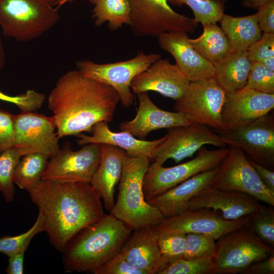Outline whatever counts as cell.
Listing matches in <instances>:
<instances>
[{"instance_id": "obj_18", "label": "cell", "mask_w": 274, "mask_h": 274, "mask_svg": "<svg viewBox=\"0 0 274 274\" xmlns=\"http://www.w3.org/2000/svg\"><path fill=\"white\" fill-rule=\"evenodd\" d=\"M189 83L176 64L161 57L135 76L130 88L135 94L153 91L176 100L183 95Z\"/></svg>"}, {"instance_id": "obj_5", "label": "cell", "mask_w": 274, "mask_h": 274, "mask_svg": "<svg viewBox=\"0 0 274 274\" xmlns=\"http://www.w3.org/2000/svg\"><path fill=\"white\" fill-rule=\"evenodd\" d=\"M60 19L58 9L45 0H0V27L4 35L17 41L41 37Z\"/></svg>"}, {"instance_id": "obj_26", "label": "cell", "mask_w": 274, "mask_h": 274, "mask_svg": "<svg viewBox=\"0 0 274 274\" xmlns=\"http://www.w3.org/2000/svg\"><path fill=\"white\" fill-rule=\"evenodd\" d=\"M251 65L247 51H231L213 64L214 79L226 93L240 90L246 84Z\"/></svg>"}, {"instance_id": "obj_48", "label": "cell", "mask_w": 274, "mask_h": 274, "mask_svg": "<svg viewBox=\"0 0 274 274\" xmlns=\"http://www.w3.org/2000/svg\"><path fill=\"white\" fill-rule=\"evenodd\" d=\"M6 63V55L2 43L1 37L0 36V71L4 68Z\"/></svg>"}, {"instance_id": "obj_39", "label": "cell", "mask_w": 274, "mask_h": 274, "mask_svg": "<svg viewBox=\"0 0 274 274\" xmlns=\"http://www.w3.org/2000/svg\"><path fill=\"white\" fill-rule=\"evenodd\" d=\"M45 99L43 93L34 89H28L17 95H10L0 90V100L16 105L21 112L36 111L43 106Z\"/></svg>"}, {"instance_id": "obj_19", "label": "cell", "mask_w": 274, "mask_h": 274, "mask_svg": "<svg viewBox=\"0 0 274 274\" xmlns=\"http://www.w3.org/2000/svg\"><path fill=\"white\" fill-rule=\"evenodd\" d=\"M188 210L212 209L226 220H237L253 214L262 205L252 196L241 192L206 187L189 201Z\"/></svg>"}, {"instance_id": "obj_41", "label": "cell", "mask_w": 274, "mask_h": 274, "mask_svg": "<svg viewBox=\"0 0 274 274\" xmlns=\"http://www.w3.org/2000/svg\"><path fill=\"white\" fill-rule=\"evenodd\" d=\"M95 274H144L132 266L121 251L100 267Z\"/></svg>"}, {"instance_id": "obj_47", "label": "cell", "mask_w": 274, "mask_h": 274, "mask_svg": "<svg viewBox=\"0 0 274 274\" xmlns=\"http://www.w3.org/2000/svg\"><path fill=\"white\" fill-rule=\"evenodd\" d=\"M269 0H242L241 5L244 8L258 9Z\"/></svg>"}, {"instance_id": "obj_52", "label": "cell", "mask_w": 274, "mask_h": 274, "mask_svg": "<svg viewBox=\"0 0 274 274\" xmlns=\"http://www.w3.org/2000/svg\"><path fill=\"white\" fill-rule=\"evenodd\" d=\"M221 2H222L223 3H225V2L226 1V0H220Z\"/></svg>"}, {"instance_id": "obj_38", "label": "cell", "mask_w": 274, "mask_h": 274, "mask_svg": "<svg viewBox=\"0 0 274 274\" xmlns=\"http://www.w3.org/2000/svg\"><path fill=\"white\" fill-rule=\"evenodd\" d=\"M244 87L263 93L274 94V71L260 62H251Z\"/></svg>"}, {"instance_id": "obj_42", "label": "cell", "mask_w": 274, "mask_h": 274, "mask_svg": "<svg viewBox=\"0 0 274 274\" xmlns=\"http://www.w3.org/2000/svg\"><path fill=\"white\" fill-rule=\"evenodd\" d=\"M14 115L0 109V154L13 147Z\"/></svg>"}, {"instance_id": "obj_37", "label": "cell", "mask_w": 274, "mask_h": 274, "mask_svg": "<svg viewBox=\"0 0 274 274\" xmlns=\"http://www.w3.org/2000/svg\"><path fill=\"white\" fill-rule=\"evenodd\" d=\"M250 226L255 235L264 243L274 248V211L262 206L252 214Z\"/></svg>"}, {"instance_id": "obj_20", "label": "cell", "mask_w": 274, "mask_h": 274, "mask_svg": "<svg viewBox=\"0 0 274 274\" xmlns=\"http://www.w3.org/2000/svg\"><path fill=\"white\" fill-rule=\"evenodd\" d=\"M188 38L185 32H166L158 37V42L162 49L173 56L176 64L190 82L214 78L213 64L193 49Z\"/></svg>"}, {"instance_id": "obj_9", "label": "cell", "mask_w": 274, "mask_h": 274, "mask_svg": "<svg viewBox=\"0 0 274 274\" xmlns=\"http://www.w3.org/2000/svg\"><path fill=\"white\" fill-rule=\"evenodd\" d=\"M161 57L158 53L142 52L130 59L109 63L81 60L77 62V67L85 76L112 87L117 92L122 105L128 108L134 101L130 88L132 81Z\"/></svg>"}, {"instance_id": "obj_49", "label": "cell", "mask_w": 274, "mask_h": 274, "mask_svg": "<svg viewBox=\"0 0 274 274\" xmlns=\"http://www.w3.org/2000/svg\"><path fill=\"white\" fill-rule=\"evenodd\" d=\"M267 68L274 71V56L267 58L260 62Z\"/></svg>"}, {"instance_id": "obj_44", "label": "cell", "mask_w": 274, "mask_h": 274, "mask_svg": "<svg viewBox=\"0 0 274 274\" xmlns=\"http://www.w3.org/2000/svg\"><path fill=\"white\" fill-rule=\"evenodd\" d=\"M242 274H273L274 253L268 257L253 263L241 272Z\"/></svg>"}, {"instance_id": "obj_14", "label": "cell", "mask_w": 274, "mask_h": 274, "mask_svg": "<svg viewBox=\"0 0 274 274\" xmlns=\"http://www.w3.org/2000/svg\"><path fill=\"white\" fill-rule=\"evenodd\" d=\"M252 215L237 220L224 219L220 214L209 209L187 211L164 218L153 228L157 234L171 233H199L209 235L215 240L251 223Z\"/></svg>"}, {"instance_id": "obj_15", "label": "cell", "mask_w": 274, "mask_h": 274, "mask_svg": "<svg viewBox=\"0 0 274 274\" xmlns=\"http://www.w3.org/2000/svg\"><path fill=\"white\" fill-rule=\"evenodd\" d=\"M54 119L44 114L21 112L14 115L13 147L22 155L39 153L51 158L60 149Z\"/></svg>"}, {"instance_id": "obj_34", "label": "cell", "mask_w": 274, "mask_h": 274, "mask_svg": "<svg viewBox=\"0 0 274 274\" xmlns=\"http://www.w3.org/2000/svg\"><path fill=\"white\" fill-rule=\"evenodd\" d=\"M158 242L165 267L183 258L186 246V233L158 234Z\"/></svg>"}, {"instance_id": "obj_22", "label": "cell", "mask_w": 274, "mask_h": 274, "mask_svg": "<svg viewBox=\"0 0 274 274\" xmlns=\"http://www.w3.org/2000/svg\"><path fill=\"white\" fill-rule=\"evenodd\" d=\"M121 252L126 259L144 274H159L164 268L158 234L153 228L133 230Z\"/></svg>"}, {"instance_id": "obj_11", "label": "cell", "mask_w": 274, "mask_h": 274, "mask_svg": "<svg viewBox=\"0 0 274 274\" xmlns=\"http://www.w3.org/2000/svg\"><path fill=\"white\" fill-rule=\"evenodd\" d=\"M225 94L214 78L190 82L183 95L175 100L174 108L190 121L222 130L221 111Z\"/></svg>"}, {"instance_id": "obj_25", "label": "cell", "mask_w": 274, "mask_h": 274, "mask_svg": "<svg viewBox=\"0 0 274 274\" xmlns=\"http://www.w3.org/2000/svg\"><path fill=\"white\" fill-rule=\"evenodd\" d=\"M91 133V135L83 133L78 134V145L82 146L91 143L108 144L123 149L128 155L146 156L150 159L153 158L156 147L165 139V135L157 140L146 141L137 139L126 131L114 132L105 121L95 124Z\"/></svg>"}, {"instance_id": "obj_17", "label": "cell", "mask_w": 274, "mask_h": 274, "mask_svg": "<svg viewBox=\"0 0 274 274\" xmlns=\"http://www.w3.org/2000/svg\"><path fill=\"white\" fill-rule=\"evenodd\" d=\"M274 108V94L243 88L226 93L221 111L222 130H230L268 114Z\"/></svg>"}, {"instance_id": "obj_10", "label": "cell", "mask_w": 274, "mask_h": 274, "mask_svg": "<svg viewBox=\"0 0 274 274\" xmlns=\"http://www.w3.org/2000/svg\"><path fill=\"white\" fill-rule=\"evenodd\" d=\"M229 152L213 178L211 187L246 193L274 206V192L262 182L241 149L229 146Z\"/></svg>"}, {"instance_id": "obj_4", "label": "cell", "mask_w": 274, "mask_h": 274, "mask_svg": "<svg viewBox=\"0 0 274 274\" xmlns=\"http://www.w3.org/2000/svg\"><path fill=\"white\" fill-rule=\"evenodd\" d=\"M150 159L146 156L126 155L119 182L117 199L110 212L132 230L154 228L164 219L157 208L146 200L144 195V178Z\"/></svg>"}, {"instance_id": "obj_12", "label": "cell", "mask_w": 274, "mask_h": 274, "mask_svg": "<svg viewBox=\"0 0 274 274\" xmlns=\"http://www.w3.org/2000/svg\"><path fill=\"white\" fill-rule=\"evenodd\" d=\"M216 131L226 146L241 149L255 162L273 170V114L268 113L230 130Z\"/></svg>"}, {"instance_id": "obj_24", "label": "cell", "mask_w": 274, "mask_h": 274, "mask_svg": "<svg viewBox=\"0 0 274 274\" xmlns=\"http://www.w3.org/2000/svg\"><path fill=\"white\" fill-rule=\"evenodd\" d=\"M100 162L90 183L110 212L115 203V186L120 179L127 153L121 148L108 144H100Z\"/></svg>"}, {"instance_id": "obj_3", "label": "cell", "mask_w": 274, "mask_h": 274, "mask_svg": "<svg viewBox=\"0 0 274 274\" xmlns=\"http://www.w3.org/2000/svg\"><path fill=\"white\" fill-rule=\"evenodd\" d=\"M132 230L111 214H105L96 222L74 236L61 252L66 272L95 274L119 253Z\"/></svg>"}, {"instance_id": "obj_27", "label": "cell", "mask_w": 274, "mask_h": 274, "mask_svg": "<svg viewBox=\"0 0 274 274\" xmlns=\"http://www.w3.org/2000/svg\"><path fill=\"white\" fill-rule=\"evenodd\" d=\"M219 22L228 40L231 51H247L261 37L256 14L243 17L224 14Z\"/></svg>"}, {"instance_id": "obj_35", "label": "cell", "mask_w": 274, "mask_h": 274, "mask_svg": "<svg viewBox=\"0 0 274 274\" xmlns=\"http://www.w3.org/2000/svg\"><path fill=\"white\" fill-rule=\"evenodd\" d=\"M214 257L182 258L165 267L159 274H214Z\"/></svg>"}, {"instance_id": "obj_43", "label": "cell", "mask_w": 274, "mask_h": 274, "mask_svg": "<svg viewBox=\"0 0 274 274\" xmlns=\"http://www.w3.org/2000/svg\"><path fill=\"white\" fill-rule=\"evenodd\" d=\"M257 10L255 14L261 31L274 33V0H269Z\"/></svg>"}, {"instance_id": "obj_45", "label": "cell", "mask_w": 274, "mask_h": 274, "mask_svg": "<svg viewBox=\"0 0 274 274\" xmlns=\"http://www.w3.org/2000/svg\"><path fill=\"white\" fill-rule=\"evenodd\" d=\"M249 160L262 182L269 190L274 192L273 170H270L250 159Z\"/></svg>"}, {"instance_id": "obj_30", "label": "cell", "mask_w": 274, "mask_h": 274, "mask_svg": "<svg viewBox=\"0 0 274 274\" xmlns=\"http://www.w3.org/2000/svg\"><path fill=\"white\" fill-rule=\"evenodd\" d=\"M49 158L47 155L39 153L22 156L14 171V184L27 191L33 188L42 180Z\"/></svg>"}, {"instance_id": "obj_1", "label": "cell", "mask_w": 274, "mask_h": 274, "mask_svg": "<svg viewBox=\"0 0 274 274\" xmlns=\"http://www.w3.org/2000/svg\"><path fill=\"white\" fill-rule=\"evenodd\" d=\"M27 192L44 216L50 244L60 252L78 232L106 214L101 198L89 183L41 180Z\"/></svg>"}, {"instance_id": "obj_28", "label": "cell", "mask_w": 274, "mask_h": 274, "mask_svg": "<svg viewBox=\"0 0 274 274\" xmlns=\"http://www.w3.org/2000/svg\"><path fill=\"white\" fill-rule=\"evenodd\" d=\"M203 32L196 39L188 38L193 49L213 64L226 57L231 49L228 40L221 27L215 22L202 24Z\"/></svg>"}, {"instance_id": "obj_21", "label": "cell", "mask_w": 274, "mask_h": 274, "mask_svg": "<svg viewBox=\"0 0 274 274\" xmlns=\"http://www.w3.org/2000/svg\"><path fill=\"white\" fill-rule=\"evenodd\" d=\"M137 95L139 107L136 115L132 120L122 122L119 125L120 131L145 140L153 130L195 123L179 112H172L160 109L152 102L147 92L139 93Z\"/></svg>"}, {"instance_id": "obj_13", "label": "cell", "mask_w": 274, "mask_h": 274, "mask_svg": "<svg viewBox=\"0 0 274 274\" xmlns=\"http://www.w3.org/2000/svg\"><path fill=\"white\" fill-rule=\"evenodd\" d=\"M100 144H86L73 151L70 143L48 160L42 180L62 183H90L100 160Z\"/></svg>"}, {"instance_id": "obj_23", "label": "cell", "mask_w": 274, "mask_h": 274, "mask_svg": "<svg viewBox=\"0 0 274 274\" xmlns=\"http://www.w3.org/2000/svg\"><path fill=\"white\" fill-rule=\"evenodd\" d=\"M220 165L192 176L147 202L157 208L164 218L176 216L187 211L190 199L201 190L210 186Z\"/></svg>"}, {"instance_id": "obj_33", "label": "cell", "mask_w": 274, "mask_h": 274, "mask_svg": "<svg viewBox=\"0 0 274 274\" xmlns=\"http://www.w3.org/2000/svg\"><path fill=\"white\" fill-rule=\"evenodd\" d=\"M22 156L14 147L10 148L0 154V191L8 203L14 199V174Z\"/></svg>"}, {"instance_id": "obj_51", "label": "cell", "mask_w": 274, "mask_h": 274, "mask_svg": "<svg viewBox=\"0 0 274 274\" xmlns=\"http://www.w3.org/2000/svg\"><path fill=\"white\" fill-rule=\"evenodd\" d=\"M48 4L53 7L57 6L59 0H45Z\"/></svg>"}, {"instance_id": "obj_32", "label": "cell", "mask_w": 274, "mask_h": 274, "mask_svg": "<svg viewBox=\"0 0 274 274\" xmlns=\"http://www.w3.org/2000/svg\"><path fill=\"white\" fill-rule=\"evenodd\" d=\"M44 230L45 217L39 211L36 222L26 232L16 235L0 236V253L9 257L17 253H25L32 239Z\"/></svg>"}, {"instance_id": "obj_8", "label": "cell", "mask_w": 274, "mask_h": 274, "mask_svg": "<svg viewBox=\"0 0 274 274\" xmlns=\"http://www.w3.org/2000/svg\"><path fill=\"white\" fill-rule=\"evenodd\" d=\"M128 25L137 36L157 37L166 32L193 33L198 23L173 10L167 0H128Z\"/></svg>"}, {"instance_id": "obj_7", "label": "cell", "mask_w": 274, "mask_h": 274, "mask_svg": "<svg viewBox=\"0 0 274 274\" xmlns=\"http://www.w3.org/2000/svg\"><path fill=\"white\" fill-rule=\"evenodd\" d=\"M196 156L186 162L165 167L154 161L144 176L143 192L147 201L200 173L219 166L227 155L229 148L208 150L202 146Z\"/></svg>"}, {"instance_id": "obj_16", "label": "cell", "mask_w": 274, "mask_h": 274, "mask_svg": "<svg viewBox=\"0 0 274 274\" xmlns=\"http://www.w3.org/2000/svg\"><path fill=\"white\" fill-rule=\"evenodd\" d=\"M165 140L156 148L153 159L160 165L168 159L179 163L190 157L205 145L226 147L220 135L203 124L194 123L167 129Z\"/></svg>"}, {"instance_id": "obj_50", "label": "cell", "mask_w": 274, "mask_h": 274, "mask_svg": "<svg viewBox=\"0 0 274 274\" xmlns=\"http://www.w3.org/2000/svg\"><path fill=\"white\" fill-rule=\"evenodd\" d=\"M75 0H59L57 5V8L58 9L61 6H62L63 5H65V4L70 2H72ZM90 2L91 3L92 0H86Z\"/></svg>"}, {"instance_id": "obj_36", "label": "cell", "mask_w": 274, "mask_h": 274, "mask_svg": "<svg viewBox=\"0 0 274 274\" xmlns=\"http://www.w3.org/2000/svg\"><path fill=\"white\" fill-rule=\"evenodd\" d=\"M215 239L211 236L199 233H186V246L184 259H194L215 256Z\"/></svg>"}, {"instance_id": "obj_40", "label": "cell", "mask_w": 274, "mask_h": 274, "mask_svg": "<svg viewBox=\"0 0 274 274\" xmlns=\"http://www.w3.org/2000/svg\"><path fill=\"white\" fill-rule=\"evenodd\" d=\"M247 52L251 62H260L274 56V33L264 32L258 40L249 47Z\"/></svg>"}, {"instance_id": "obj_46", "label": "cell", "mask_w": 274, "mask_h": 274, "mask_svg": "<svg viewBox=\"0 0 274 274\" xmlns=\"http://www.w3.org/2000/svg\"><path fill=\"white\" fill-rule=\"evenodd\" d=\"M8 265L5 269L8 274H23L24 253H19L8 257Z\"/></svg>"}, {"instance_id": "obj_29", "label": "cell", "mask_w": 274, "mask_h": 274, "mask_svg": "<svg viewBox=\"0 0 274 274\" xmlns=\"http://www.w3.org/2000/svg\"><path fill=\"white\" fill-rule=\"evenodd\" d=\"M94 5L92 18L96 26L107 22L110 30L114 31L128 25L130 8L128 0H92Z\"/></svg>"}, {"instance_id": "obj_31", "label": "cell", "mask_w": 274, "mask_h": 274, "mask_svg": "<svg viewBox=\"0 0 274 274\" xmlns=\"http://www.w3.org/2000/svg\"><path fill=\"white\" fill-rule=\"evenodd\" d=\"M168 4L181 7L188 6L192 11L193 19L202 25L218 22L224 14V3L220 0H167Z\"/></svg>"}, {"instance_id": "obj_2", "label": "cell", "mask_w": 274, "mask_h": 274, "mask_svg": "<svg viewBox=\"0 0 274 274\" xmlns=\"http://www.w3.org/2000/svg\"><path fill=\"white\" fill-rule=\"evenodd\" d=\"M119 101L112 87L85 76L78 70L62 75L47 99L59 139L91 133L97 123L111 122Z\"/></svg>"}, {"instance_id": "obj_6", "label": "cell", "mask_w": 274, "mask_h": 274, "mask_svg": "<svg viewBox=\"0 0 274 274\" xmlns=\"http://www.w3.org/2000/svg\"><path fill=\"white\" fill-rule=\"evenodd\" d=\"M273 253V248L255 235L250 223L218 239L214 256V274L241 273L253 263Z\"/></svg>"}]
</instances>
